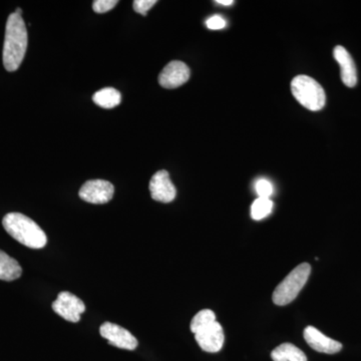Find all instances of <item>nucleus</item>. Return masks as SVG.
Instances as JSON below:
<instances>
[{
	"label": "nucleus",
	"instance_id": "9b49d317",
	"mask_svg": "<svg viewBox=\"0 0 361 361\" xmlns=\"http://www.w3.org/2000/svg\"><path fill=\"white\" fill-rule=\"evenodd\" d=\"M304 339L311 348L317 353H326V355H336L342 349L341 342L334 341L325 336L322 332L313 326H307L304 329Z\"/></svg>",
	"mask_w": 361,
	"mask_h": 361
},
{
	"label": "nucleus",
	"instance_id": "39448f33",
	"mask_svg": "<svg viewBox=\"0 0 361 361\" xmlns=\"http://www.w3.org/2000/svg\"><path fill=\"white\" fill-rule=\"evenodd\" d=\"M115 187L104 180H90L82 185L78 192L82 200L90 204H106L113 199Z\"/></svg>",
	"mask_w": 361,
	"mask_h": 361
},
{
	"label": "nucleus",
	"instance_id": "dca6fc26",
	"mask_svg": "<svg viewBox=\"0 0 361 361\" xmlns=\"http://www.w3.org/2000/svg\"><path fill=\"white\" fill-rule=\"evenodd\" d=\"M273 202L270 199L258 198L251 206V217L255 221L265 219L273 210Z\"/></svg>",
	"mask_w": 361,
	"mask_h": 361
},
{
	"label": "nucleus",
	"instance_id": "5701e85b",
	"mask_svg": "<svg viewBox=\"0 0 361 361\" xmlns=\"http://www.w3.org/2000/svg\"><path fill=\"white\" fill-rule=\"evenodd\" d=\"M16 13H18V16H21V13H23V11H21L20 8L16 9Z\"/></svg>",
	"mask_w": 361,
	"mask_h": 361
},
{
	"label": "nucleus",
	"instance_id": "7ed1b4c3",
	"mask_svg": "<svg viewBox=\"0 0 361 361\" xmlns=\"http://www.w3.org/2000/svg\"><path fill=\"white\" fill-rule=\"evenodd\" d=\"M291 90L298 103L307 110H322L326 102L324 90L314 78L308 75H298L291 82Z\"/></svg>",
	"mask_w": 361,
	"mask_h": 361
},
{
	"label": "nucleus",
	"instance_id": "6ab92c4d",
	"mask_svg": "<svg viewBox=\"0 0 361 361\" xmlns=\"http://www.w3.org/2000/svg\"><path fill=\"white\" fill-rule=\"evenodd\" d=\"M118 4V0H97L92 4V9L97 13H106Z\"/></svg>",
	"mask_w": 361,
	"mask_h": 361
},
{
	"label": "nucleus",
	"instance_id": "4be33fe9",
	"mask_svg": "<svg viewBox=\"0 0 361 361\" xmlns=\"http://www.w3.org/2000/svg\"><path fill=\"white\" fill-rule=\"evenodd\" d=\"M217 4H222V6H232L233 4H234V1L233 0H217Z\"/></svg>",
	"mask_w": 361,
	"mask_h": 361
},
{
	"label": "nucleus",
	"instance_id": "9d476101",
	"mask_svg": "<svg viewBox=\"0 0 361 361\" xmlns=\"http://www.w3.org/2000/svg\"><path fill=\"white\" fill-rule=\"evenodd\" d=\"M190 68L186 63L180 61H173L164 68L159 82L165 89L172 90L186 84L190 78Z\"/></svg>",
	"mask_w": 361,
	"mask_h": 361
},
{
	"label": "nucleus",
	"instance_id": "f257e3e1",
	"mask_svg": "<svg viewBox=\"0 0 361 361\" xmlns=\"http://www.w3.org/2000/svg\"><path fill=\"white\" fill-rule=\"evenodd\" d=\"M27 39L25 20L18 13H11L6 23L4 45V65L7 71L20 68L27 49Z\"/></svg>",
	"mask_w": 361,
	"mask_h": 361
},
{
	"label": "nucleus",
	"instance_id": "423d86ee",
	"mask_svg": "<svg viewBox=\"0 0 361 361\" xmlns=\"http://www.w3.org/2000/svg\"><path fill=\"white\" fill-rule=\"evenodd\" d=\"M52 310L63 319L77 323L80 320V315L85 311V305L78 297L71 292L63 291L52 302Z\"/></svg>",
	"mask_w": 361,
	"mask_h": 361
},
{
	"label": "nucleus",
	"instance_id": "412c9836",
	"mask_svg": "<svg viewBox=\"0 0 361 361\" xmlns=\"http://www.w3.org/2000/svg\"><path fill=\"white\" fill-rule=\"evenodd\" d=\"M206 25L209 30H222V28L226 27L227 23H226V20L222 18V16H213L207 20Z\"/></svg>",
	"mask_w": 361,
	"mask_h": 361
},
{
	"label": "nucleus",
	"instance_id": "a211bd4d",
	"mask_svg": "<svg viewBox=\"0 0 361 361\" xmlns=\"http://www.w3.org/2000/svg\"><path fill=\"white\" fill-rule=\"evenodd\" d=\"M255 191L259 198L270 199L274 192V188L269 180L266 179H260L256 182Z\"/></svg>",
	"mask_w": 361,
	"mask_h": 361
},
{
	"label": "nucleus",
	"instance_id": "6e6552de",
	"mask_svg": "<svg viewBox=\"0 0 361 361\" xmlns=\"http://www.w3.org/2000/svg\"><path fill=\"white\" fill-rule=\"evenodd\" d=\"M197 343L206 353H219L224 345L225 334L222 325L215 322L195 334Z\"/></svg>",
	"mask_w": 361,
	"mask_h": 361
},
{
	"label": "nucleus",
	"instance_id": "20e7f679",
	"mask_svg": "<svg viewBox=\"0 0 361 361\" xmlns=\"http://www.w3.org/2000/svg\"><path fill=\"white\" fill-rule=\"evenodd\" d=\"M310 273L311 266L308 263H302L294 268L273 292V302L278 306L291 303L305 286Z\"/></svg>",
	"mask_w": 361,
	"mask_h": 361
},
{
	"label": "nucleus",
	"instance_id": "ddd939ff",
	"mask_svg": "<svg viewBox=\"0 0 361 361\" xmlns=\"http://www.w3.org/2000/svg\"><path fill=\"white\" fill-rule=\"evenodd\" d=\"M23 274V268L18 261L6 252L0 250V280L13 281L18 279Z\"/></svg>",
	"mask_w": 361,
	"mask_h": 361
},
{
	"label": "nucleus",
	"instance_id": "f03ea898",
	"mask_svg": "<svg viewBox=\"0 0 361 361\" xmlns=\"http://www.w3.org/2000/svg\"><path fill=\"white\" fill-rule=\"evenodd\" d=\"M2 225L13 239L28 248L42 249L47 245V237L44 230L23 214H7L2 220Z\"/></svg>",
	"mask_w": 361,
	"mask_h": 361
},
{
	"label": "nucleus",
	"instance_id": "aec40b11",
	"mask_svg": "<svg viewBox=\"0 0 361 361\" xmlns=\"http://www.w3.org/2000/svg\"><path fill=\"white\" fill-rule=\"evenodd\" d=\"M157 4L156 0H135L134 9L135 13L147 16V13Z\"/></svg>",
	"mask_w": 361,
	"mask_h": 361
},
{
	"label": "nucleus",
	"instance_id": "1a4fd4ad",
	"mask_svg": "<svg viewBox=\"0 0 361 361\" xmlns=\"http://www.w3.org/2000/svg\"><path fill=\"white\" fill-rule=\"evenodd\" d=\"M149 192L152 198L161 203H171L174 201L177 190L167 171L161 170L157 172L149 180Z\"/></svg>",
	"mask_w": 361,
	"mask_h": 361
},
{
	"label": "nucleus",
	"instance_id": "f3484780",
	"mask_svg": "<svg viewBox=\"0 0 361 361\" xmlns=\"http://www.w3.org/2000/svg\"><path fill=\"white\" fill-rule=\"evenodd\" d=\"M217 322L216 320V314L210 310H201L200 312L197 313L192 319L190 329L193 334H196L199 330L204 329L207 325L211 323Z\"/></svg>",
	"mask_w": 361,
	"mask_h": 361
},
{
	"label": "nucleus",
	"instance_id": "2eb2a0df",
	"mask_svg": "<svg viewBox=\"0 0 361 361\" xmlns=\"http://www.w3.org/2000/svg\"><path fill=\"white\" fill-rule=\"evenodd\" d=\"M92 101L101 108L114 109L121 104L122 96H121V92L114 87H104L94 94Z\"/></svg>",
	"mask_w": 361,
	"mask_h": 361
},
{
	"label": "nucleus",
	"instance_id": "f8f14e48",
	"mask_svg": "<svg viewBox=\"0 0 361 361\" xmlns=\"http://www.w3.org/2000/svg\"><path fill=\"white\" fill-rule=\"evenodd\" d=\"M334 56L341 66V80L343 84L348 87H355L357 84V73L355 61L349 52L341 45H337L334 49Z\"/></svg>",
	"mask_w": 361,
	"mask_h": 361
},
{
	"label": "nucleus",
	"instance_id": "0eeeda50",
	"mask_svg": "<svg viewBox=\"0 0 361 361\" xmlns=\"http://www.w3.org/2000/svg\"><path fill=\"white\" fill-rule=\"evenodd\" d=\"M99 334L111 345L126 350H135L137 348V338L129 331L115 323L104 322L99 327Z\"/></svg>",
	"mask_w": 361,
	"mask_h": 361
},
{
	"label": "nucleus",
	"instance_id": "4468645a",
	"mask_svg": "<svg viewBox=\"0 0 361 361\" xmlns=\"http://www.w3.org/2000/svg\"><path fill=\"white\" fill-rule=\"evenodd\" d=\"M273 361H307L305 353L292 343H283L271 353Z\"/></svg>",
	"mask_w": 361,
	"mask_h": 361
}]
</instances>
